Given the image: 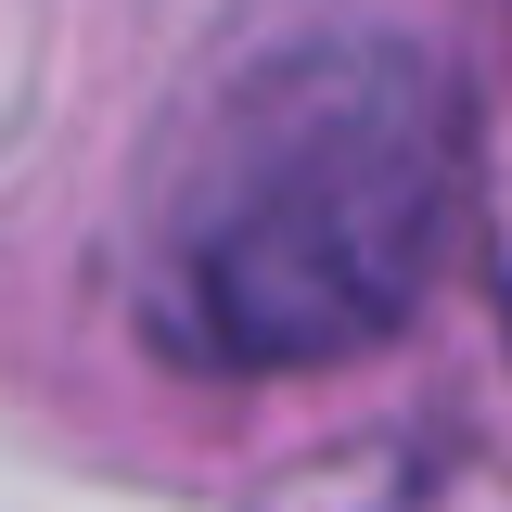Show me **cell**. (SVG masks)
<instances>
[{
  "label": "cell",
  "instance_id": "1",
  "mask_svg": "<svg viewBox=\"0 0 512 512\" xmlns=\"http://www.w3.org/2000/svg\"><path fill=\"white\" fill-rule=\"evenodd\" d=\"M461 231V90L397 26H295L180 116L141 295L192 372H333L423 308Z\"/></svg>",
  "mask_w": 512,
  "mask_h": 512
}]
</instances>
